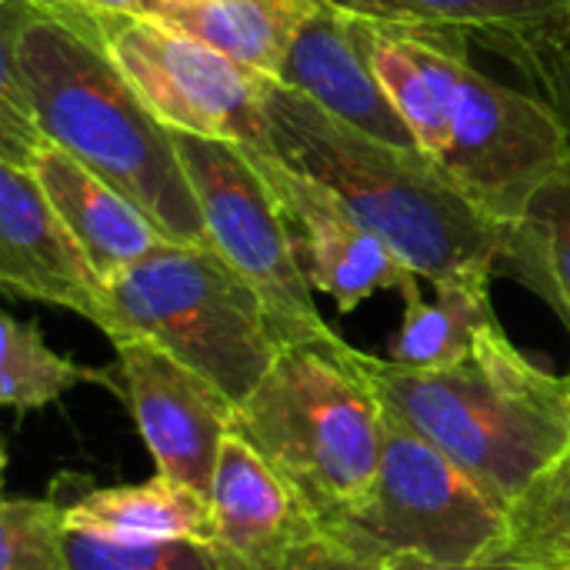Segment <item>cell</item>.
I'll return each instance as SVG.
<instances>
[{
	"label": "cell",
	"mask_w": 570,
	"mask_h": 570,
	"mask_svg": "<svg viewBox=\"0 0 570 570\" xmlns=\"http://www.w3.org/2000/svg\"><path fill=\"white\" fill-rule=\"evenodd\" d=\"M374 63L417 147L501 230L570 157L554 110L481 73L464 37L374 20Z\"/></svg>",
	"instance_id": "1"
},
{
	"label": "cell",
	"mask_w": 570,
	"mask_h": 570,
	"mask_svg": "<svg viewBox=\"0 0 570 570\" xmlns=\"http://www.w3.org/2000/svg\"><path fill=\"white\" fill-rule=\"evenodd\" d=\"M43 137L127 194L167 240L207 244L174 134L147 110L104 40L30 0H0Z\"/></svg>",
	"instance_id": "2"
},
{
	"label": "cell",
	"mask_w": 570,
	"mask_h": 570,
	"mask_svg": "<svg viewBox=\"0 0 570 570\" xmlns=\"http://www.w3.org/2000/svg\"><path fill=\"white\" fill-rule=\"evenodd\" d=\"M381 404L511 508L570 448V381L528 357L501 324L451 367L421 371L354 347Z\"/></svg>",
	"instance_id": "3"
},
{
	"label": "cell",
	"mask_w": 570,
	"mask_h": 570,
	"mask_svg": "<svg viewBox=\"0 0 570 570\" xmlns=\"http://www.w3.org/2000/svg\"><path fill=\"white\" fill-rule=\"evenodd\" d=\"M274 154L327 184L424 281L498 274L501 227L421 150L374 140L267 80Z\"/></svg>",
	"instance_id": "4"
},
{
	"label": "cell",
	"mask_w": 570,
	"mask_h": 570,
	"mask_svg": "<svg viewBox=\"0 0 570 570\" xmlns=\"http://www.w3.org/2000/svg\"><path fill=\"white\" fill-rule=\"evenodd\" d=\"M244 438L307 504L317 528L357 504L384 454V404L354 364V347H284L264 381L234 407Z\"/></svg>",
	"instance_id": "5"
},
{
	"label": "cell",
	"mask_w": 570,
	"mask_h": 570,
	"mask_svg": "<svg viewBox=\"0 0 570 570\" xmlns=\"http://www.w3.org/2000/svg\"><path fill=\"white\" fill-rule=\"evenodd\" d=\"M97 327L110 341H147L207 377L234 407L281 354L257 291L210 247L160 240L100 294Z\"/></svg>",
	"instance_id": "6"
},
{
	"label": "cell",
	"mask_w": 570,
	"mask_h": 570,
	"mask_svg": "<svg viewBox=\"0 0 570 570\" xmlns=\"http://www.w3.org/2000/svg\"><path fill=\"white\" fill-rule=\"evenodd\" d=\"M321 531L377 564L394 554L474 564L491 561L501 548L508 508L384 407V454L374 484Z\"/></svg>",
	"instance_id": "7"
},
{
	"label": "cell",
	"mask_w": 570,
	"mask_h": 570,
	"mask_svg": "<svg viewBox=\"0 0 570 570\" xmlns=\"http://www.w3.org/2000/svg\"><path fill=\"white\" fill-rule=\"evenodd\" d=\"M174 140L204 214L207 244L257 291L281 351L341 341L314 304L294 234L254 154L214 137L174 134Z\"/></svg>",
	"instance_id": "8"
},
{
	"label": "cell",
	"mask_w": 570,
	"mask_h": 570,
	"mask_svg": "<svg viewBox=\"0 0 570 570\" xmlns=\"http://www.w3.org/2000/svg\"><path fill=\"white\" fill-rule=\"evenodd\" d=\"M100 40L147 110L170 134L214 137L274 154L267 130V77L144 17L100 20Z\"/></svg>",
	"instance_id": "9"
},
{
	"label": "cell",
	"mask_w": 570,
	"mask_h": 570,
	"mask_svg": "<svg viewBox=\"0 0 570 570\" xmlns=\"http://www.w3.org/2000/svg\"><path fill=\"white\" fill-rule=\"evenodd\" d=\"M250 154L284 210L311 287L327 294L341 314H354L381 291L404 297L421 291V277L327 184L287 167L277 154Z\"/></svg>",
	"instance_id": "10"
},
{
	"label": "cell",
	"mask_w": 570,
	"mask_h": 570,
	"mask_svg": "<svg viewBox=\"0 0 570 570\" xmlns=\"http://www.w3.org/2000/svg\"><path fill=\"white\" fill-rule=\"evenodd\" d=\"M124 401L157 464L180 484L210 491L220 448L230 434L234 401L207 377L147 341H114Z\"/></svg>",
	"instance_id": "11"
},
{
	"label": "cell",
	"mask_w": 570,
	"mask_h": 570,
	"mask_svg": "<svg viewBox=\"0 0 570 570\" xmlns=\"http://www.w3.org/2000/svg\"><path fill=\"white\" fill-rule=\"evenodd\" d=\"M277 80L374 140L417 147L377 73L374 17L344 10L331 0H317Z\"/></svg>",
	"instance_id": "12"
},
{
	"label": "cell",
	"mask_w": 570,
	"mask_h": 570,
	"mask_svg": "<svg viewBox=\"0 0 570 570\" xmlns=\"http://www.w3.org/2000/svg\"><path fill=\"white\" fill-rule=\"evenodd\" d=\"M0 284L97 324L104 281L23 164L0 160Z\"/></svg>",
	"instance_id": "13"
},
{
	"label": "cell",
	"mask_w": 570,
	"mask_h": 570,
	"mask_svg": "<svg viewBox=\"0 0 570 570\" xmlns=\"http://www.w3.org/2000/svg\"><path fill=\"white\" fill-rule=\"evenodd\" d=\"M214 551L224 570H281L321 534L297 491L234 431L207 491Z\"/></svg>",
	"instance_id": "14"
},
{
	"label": "cell",
	"mask_w": 570,
	"mask_h": 570,
	"mask_svg": "<svg viewBox=\"0 0 570 570\" xmlns=\"http://www.w3.org/2000/svg\"><path fill=\"white\" fill-rule=\"evenodd\" d=\"M30 170L104 284L167 240L127 194L110 187L63 147L47 140L33 154Z\"/></svg>",
	"instance_id": "15"
},
{
	"label": "cell",
	"mask_w": 570,
	"mask_h": 570,
	"mask_svg": "<svg viewBox=\"0 0 570 570\" xmlns=\"http://www.w3.org/2000/svg\"><path fill=\"white\" fill-rule=\"evenodd\" d=\"M314 7L317 0H184L154 20L277 80Z\"/></svg>",
	"instance_id": "16"
},
{
	"label": "cell",
	"mask_w": 570,
	"mask_h": 570,
	"mask_svg": "<svg viewBox=\"0 0 570 570\" xmlns=\"http://www.w3.org/2000/svg\"><path fill=\"white\" fill-rule=\"evenodd\" d=\"M67 508V528L110 538H194L214 541V514L207 494L167 474L144 484L90 488Z\"/></svg>",
	"instance_id": "17"
},
{
	"label": "cell",
	"mask_w": 570,
	"mask_h": 570,
	"mask_svg": "<svg viewBox=\"0 0 570 570\" xmlns=\"http://www.w3.org/2000/svg\"><path fill=\"white\" fill-rule=\"evenodd\" d=\"M491 277L494 274H461L431 284L434 301H424L421 291L404 297V321L391 337V361L421 371L461 364L478 337L501 324L491 304Z\"/></svg>",
	"instance_id": "18"
},
{
	"label": "cell",
	"mask_w": 570,
	"mask_h": 570,
	"mask_svg": "<svg viewBox=\"0 0 570 570\" xmlns=\"http://www.w3.org/2000/svg\"><path fill=\"white\" fill-rule=\"evenodd\" d=\"M498 274L534 291L570 331V157L501 230Z\"/></svg>",
	"instance_id": "19"
},
{
	"label": "cell",
	"mask_w": 570,
	"mask_h": 570,
	"mask_svg": "<svg viewBox=\"0 0 570 570\" xmlns=\"http://www.w3.org/2000/svg\"><path fill=\"white\" fill-rule=\"evenodd\" d=\"M344 10L384 20L407 23L454 37H474L491 50L558 27L570 17V0H331Z\"/></svg>",
	"instance_id": "20"
},
{
	"label": "cell",
	"mask_w": 570,
	"mask_h": 570,
	"mask_svg": "<svg viewBox=\"0 0 570 570\" xmlns=\"http://www.w3.org/2000/svg\"><path fill=\"white\" fill-rule=\"evenodd\" d=\"M491 561L570 570V448L508 508V531Z\"/></svg>",
	"instance_id": "21"
},
{
	"label": "cell",
	"mask_w": 570,
	"mask_h": 570,
	"mask_svg": "<svg viewBox=\"0 0 570 570\" xmlns=\"http://www.w3.org/2000/svg\"><path fill=\"white\" fill-rule=\"evenodd\" d=\"M87 381L107 384L110 391L120 394L110 374L80 367L60 357L53 347H47L37 324H23L10 314L0 317V401L7 407L37 411Z\"/></svg>",
	"instance_id": "22"
},
{
	"label": "cell",
	"mask_w": 570,
	"mask_h": 570,
	"mask_svg": "<svg viewBox=\"0 0 570 570\" xmlns=\"http://www.w3.org/2000/svg\"><path fill=\"white\" fill-rule=\"evenodd\" d=\"M70 570H224L210 541L194 538H110L67 528Z\"/></svg>",
	"instance_id": "23"
},
{
	"label": "cell",
	"mask_w": 570,
	"mask_h": 570,
	"mask_svg": "<svg viewBox=\"0 0 570 570\" xmlns=\"http://www.w3.org/2000/svg\"><path fill=\"white\" fill-rule=\"evenodd\" d=\"M0 570H70L60 501L7 498L0 504Z\"/></svg>",
	"instance_id": "24"
},
{
	"label": "cell",
	"mask_w": 570,
	"mask_h": 570,
	"mask_svg": "<svg viewBox=\"0 0 570 570\" xmlns=\"http://www.w3.org/2000/svg\"><path fill=\"white\" fill-rule=\"evenodd\" d=\"M494 50L504 53L528 87L554 110L570 147V17L558 27L508 40Z\"/></svg>",
	"instance_id": "25"
},
{
	"label": "cell",
	"mask_w": 570,
	"mask_h": 570,
	"mask_svg": "<svg viewBox=\"0 0 570 570\" xmlns=\"http://www.w3.org/2000/svg\"><path fill=\"white\" fill-rule=\"evenodd\" d=\"M281 570H384V564L367 561V558H361V554L341 548L337 541H331V538L321 531L314 541H307V544H304V548H301V551H297Z\"/></svg>",
	"instance_id": "26"
},
{
	"label": "cell",
	"mask_w": 570,
	"mask_h": 570,
	"mask_svg": "<svg viewBox=\"0 0 570 570\" xmlns=\"http://www.w3.org/2000/svg\"><path fill=\"white\" fill-rule=\"evenodd\" d=\"M177 3H184V0H90L87 3V13L94 20H114V17H144V20H154V17L167 13Z\"/></svg>",
	"instance_id": "27"
},
{
	"label": "cell",
	"mask_w": 570,
	"mask_h": 570,
	"mask_svg": "<svg viewBox=\"0 0 570 570\" xmlns=\"http://www.w3.org/2000/svg\"><path fill=\"white\" fill-rule=\"evenodd\" d=\"M384 570H524L518 564H504V561H474V564H448V561H431L421 554H394L387 561H381Z\"/></svg>",
	"instance_id": "28"
},
{
	"label": "cell",
	"mask_w": 570,
	"mask_h": 570,
	"mask_svg": "<svg viewBox=\"0 0 570 570\" xmlns=\"http://www.w3.org/2000/svg\"><path fill=\"white\" fill-rule=\"evenodd\" d=\"M30 3L40 7V10H47V13L67 17V20H73L80 30H90V33L100 37V20H94V17L87 13V3H90V0H30Z\"/></svg>",
	"instance_id": "29"
}]
</instances>
